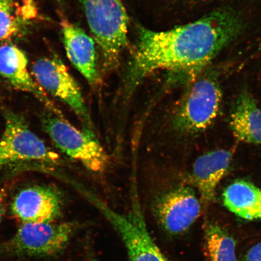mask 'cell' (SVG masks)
<instances>
[{
  "mask_svg": "<svg viewBox=\"0 0 261 261\" xmlns=\"http://www.w3.org/2000/svg\"><path fill=\"white\" fill-rule=\"evenodd\" d=\"M243 22L229 10H220L187 25L165 32L139 29L130 68L136 84L158 70L197 75L241 34Z\"/></svg>",
  "mask_w": 261,
  "mask_h": 261,
  "instance_id": "obj_1",
  "label": "cell"
},
{
  "mask_svg": "<svg viewBox=\"0 0 261 261\" xmlns=\"http://www.w3.org/2000/svg\"><path fill=\"white\" fill-rule=\"evenodd\" d=\"M107 69L118 64L127 43L128 18L122 0H81Z\"/></svg>",
  "mask_w": 261,
  "mask_h": 261,
  "instance_id": "obj_2",
  "label": "cell"
},
{
  "mask_svg": "<svg viewBox=\"0 0 261 261\" xmlns=\"http://www.w3.org/2000/svg\"><path fill=\"white\" fill-rule=\"evenodd\" d=\"M87 197L119 234L130 261H171L150 234L137 198L134 199L128 211L119 212L93 195L87 194Z\"/></svg>",
  "mask_w": 261,
  "mask_h": 261,
  "instance_id": "obj_3",
  "label": "cell"
},
{
  "mask_svg": "<svg viewBox=\"0 0 261 261\" xmlns=\"http://www.w3.org/2000/svg\"><path fill=\"white\" fill-rule=\"evenodd\" d=\"M219 83L210 76L196 80L186 92L175 113L172 126L182 135H195L212 125L222 102Z\"/></svg>",
  "mask_w": 261,
  "mask_h": 261,
  "instance_id": "obj_4",
  "label": "cell"
},
{
  "mask_svg": "<svg viewBox=\"0 0 261 261\" xmlns=\"http://www.w3.org/2000/svg\"><path fill=\"white\" fill-rule=\"evenodd\" d=\"M5 128L0 139V171L22 163L58 165L60 156L29 128L24 117L4 112Z\"/></svg>",
  "mask_w": 261,
  "mask_h": 261,
  "instance_id": "obj_5",
  "label": "cell"
},
{
  "mask_svg": "<svg viewBox=\"0 0 261 261\" xmlns=\"http://www.w3.org/2000/svg\"><path fill=\"white\" fill-rule=\"evenodd\" d=\"M42 127L64 154L79 161L91 172L106 170L109 158L92 129L84 127L80 130L61 117L49 115L42 118Z\"/></svg>",
  "mask_w": 261,
  "mask_h": 261,
  "instance_id": "obj_6",
  "label": "cell"
},
{
  "mask_svg": "<svg viewBox=\"0 0 261 261\" xmlns=\"http://www.w3.org/2000/svg\"><path fill=\"white\" fill-rule=\"evenodd\" d=\"M75 228L72 223H24L1 248L18 255H55L66 247Z\"/></svg>",
  "mask_w": 261,
  "mask_h": 261,
  "instance_id": "obj_7",
  "label": "cell"
},
{
  "mask_svg": "<svg viewBox=\"0 0 261 261\" xmlns=\"http://www.w3.org/2000/svg\"><path fill=\"white\" fill-rule=\"evenodd\" d=\"M32 74L42 89L71 108L87 128L91 120L79 85L57 56L39 59L33 65Z\"/></svg>",
  "mask_w": 261,
  "mask_h": 261,
  "instance_id": "obj_8",
  "label": "cell"
},
{
  "mask_svg": "<svg viewBox=\"0 0 261 261\" xmlns=\"http://www.w3.org/2000/svg\"><path fill=\"white\" fill-rule=\"evenodd\" d=\"M152 208L163 230L177 236L187 231L197 220L201 211L200 200L193 189L179 187L161 195Z\"/></svg>",
  "mask_w": 261,
  "mask_h": 261,
  "instance_id": "obj_9",
  "label": "cell"
},
{
  "mask_svg": "<svg viewBox=\"0 0 261 261\" xmlns=\"http://www.w3.org/2000/svg\"><path fill=\"white\" fill-rule=\"evenodd\" d=\"M62 192L53 186L34 185L19 191L11 204L13 215L22 223H51L60 217Z\"/></svg>",
  "mask_w": 261,
  "mask_h": 261,
  "instance_id": "obj_10",
  "label": "cell"
},
{
  "mask_svg": "<svg viewBox=\"0 0 261 261\" xmlns=\"http://www.w3.org/2000/svg\"><path fill=\"white\" fill-rule=\"evenodd\" d=\"M0 76L14 89L32 94L55 116L62 117L61 111L29 73L25 54L10 42L0 44Z\"/></svg>",
  "mask_w": 261,
  "mask_h": 261,
  "instance_id": "obj_11",
  "label": "cell"
},
{
  "mask_svg": "<svg viewBox=\"0 0 261 261\" xmlns=\"http://www.w3.org/2000/svg\"><path fill=\"white\" fill-rule=\"evenodd\" d=\"M68 58L91 86L99 79L95 45L83 29L67 20L61 22Z\"/></svg>",
  "mask_w": 261,
  "mask_h": 261,
  "instance_id": "obj_12",
  "label": "cell"
},
{
  "mask_svg": "<svg viewBox=\"0 0 261 261\" xmlns=\"http://www.w3.org/2000/svg\"><path fill=\"white\" fill-rule=\"evenodd\" d=\"M233 155L231 151L218 149L199 156L195 162L192 178L202 203L208 205L215 200L216 189L226 175Z\"/></svg>",
  "mask_w": 261,
  "mask_h": 261,
  "instance_id": "obj_13",
  "label": "cell"
},
{
  "mask_svg": "<svg viewBox=\"0 0 261 261\" xmlns=\"http://www.w3.org/2000/svg\"><path fill=\"white\" fill-rule=\"evenodd\" d=\"M230 126L240 141L261 144V109L249 93L244 92L238 97L230 115Z\"/></svg>",
  "mask_w": 261,
  "mask_h": 261,
  "instance_id": "obj_14",
  "label": "cell"
},
{
  "mask_svg": "<svg viewBox=\"0 0 261 261\" xmlns=\"http://www.w3.org/2000/svg\"><path fill=\"white\" fill-rule=\"evenodd\" d=\"M225 206L243 219L253 221L261 219V189L252 182L238 179L225 189Z\"/></svg>",
  "mask_w": 261,
  "mask_h": 261,
  "instance_id": "obj_15",
  "label": "cell"
},
{
  "mask_svg": "<svg viewBox=\"0 0 261 261\" xmlns=\"http://www.w3.org/2000/svg\"><path fill=\"white\" fill-rule=\"evenodd\" d=\"M35 15L32 0H0V42L18 34Z\"/></svg>",
  "mask_w": 261,
  "mask_h": 261,
  "instance_id": "obj_16",
  "label": "cell"
},
{
  "mask_svg": "<svg viewBox=\"0 0 261 261\" xmlns=\"http://www.w3.org/2000/svg\"><path fill=\"white\" fill-rule=\"evenodd\" d=\"M204 233L211 261H238L236 241L223 227L215 223H208Z\"/></svg>",
  "mask_w": 261,
  "mask_h": 261,
  "instance_id": "obj_17",
  "label": "cell"
},
{
  "mask_svg": "<svg viewBox=\"0 0 261 261\" xmlns=\"http://www.w3.org/2000/svg\"><path fill=\"white\" fill-rule=\"evenodd\" d=\"M243 261H261V243L250 248L244 256Z\"/></svg>",
  "mask_w": 261,
  "mask_h": 261,
  "instance_id": "obj_18",
  "label": "cell"
},
{
  "mask_svg": "<svg viewBox=\"0 0 261 261\" xmlns=\"http://www.w3.org/2000/svg\"><path fill=\"white\" fill-rule=\"evenodd\" d=\"M6 194L4 190H0V223L5 214Z\"/></svg>",
  "mask_w": 261,
  "mask_h": 261,
  "instance_id": "obj_19",
  "label": "cell"
},
{
  "mask_svg": "<svg viewBox=\"0 0 261 261\" xmlns=\"http://www.w3.org/2000/svg\"><path fill=\"white\" fill-rule=\"evenodd\" d=\"M88 261H96V259L94 258V257L93 255H90L89 257V260Z\"/></svg>",
  "mask_w": 261,
  "mask_h": 261,
  "instance_id": "obj_20",
  "label": "cell"
}]
</instances>
